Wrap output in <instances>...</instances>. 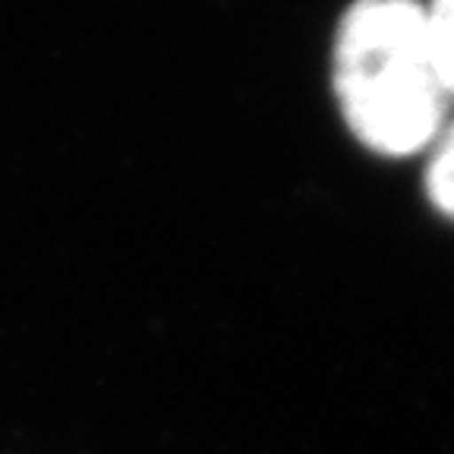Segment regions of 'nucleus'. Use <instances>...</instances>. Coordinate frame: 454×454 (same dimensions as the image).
<instances>
[{"label":"nucleus","instance_id":"obj_1","mask_svg":"<svg viewBox=\"0 0 454 454\" xmlns=\"http://www.w3.org/2000/svg\"><path fill=\"white\" fill-rule=\"evenodd\" d=\"M340 117L369 152L404 158L445 129L448 82L426 7L413 0H356L340 16L332 51Z\"/></svg>","mask_w":454,"mask_h":454},{"label":"nucleus","instance_id":"obj_2","mask_svg":"<svg viewBox=\"0 0 454 454\" xmlns=\"http://www.w3.org/2000/svg\"><path fill=\"white\" fill-rule=\"evenodd\" d=\"M426 196L439 215L454 221V123L442 129L426 168Z\"/></svg>","mask_w":454,"mask_h":454},{"label":"nucleus","instance_id":"obj_3","mask_svg":"<svg viewBox=\"0 0 454 454\" xmlns=\"http://www.w3.org/2000/svg\"><path fill=\"white\" fill-rule=\"evenodd\" d=\"M426 16H429V32H433L442 76H445L448 92L454 98V0H433L426 7Z\"/></svg>","mask_w":454,"mask_h":454}]
</instances>
